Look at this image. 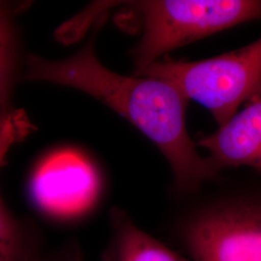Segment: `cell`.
I'll return each mask as SVG.
<instances>
[{"label":"cell","instance_id":"6da1fadb","mask_svg":"<svg viewBox=\"0 0 261 261\" xmlns=\"http://www.w3.org/2000/svg\"><path fill=\"white\" fill-rule=\"evenodd\" d=\"M94 37L62 60L29 56L24 77L83 91L121 115L151 140L167 159L180 195L194 194L219 172L196 151L186 122L188 99L175 85L152 76L126 75L103 65Z\"/></svg>","mask_w":261,"mask_h":261},{"label":"cell","instance_id":"7a4b0ae2","mask_svg":"<svg viewBox=\"0 0 261 261\" xmlns=\"http://www.w3.org/2000/svg\"><path fill=\"white\" fill-rule=\"evenodd\" d=\"M124 28L140 33L130 50L140 71L175 48L251 20L260 0H139L122 2Z\"/></svg>","mask_w":261,"mask_h":261},{"label":"cell","instance_id":"3957f363","mask_svg":"<svg viewBox=\"0 0 261 261\" xmlns=\"http://www.w3.org/2000/svg\"><path fill=\"white\" fill-rule=\"evenodd\" d=\"M136 75L165 80L213 115L218 126L261 89V38L246 47L202 60L160 59Z\"/></svg>","mask_w":261,"mask_h":261},{"label":"cell","instance_id":"277c9868","mask_svg":"<svg viewBox=\"0 0 261 261\" xmlns=\"http://www.w3.org/2000/svg\"><path fill=\"white\" fill-rule=\"evenodd\" d=\"M176 231L192 261H261V196L218 195L182 216Z\"/></svg>","mask_w":261,"mask_h":261},{"label":"cell","instance_id":"5b68a950","mask_svg":"<svg viewBox=\"0 0 261 261\" xmlns=\"http://www.w3.org/2000/svg\"><path fill=\"white\" fill-rule=\"evenodd\" d=\"M100 179L93 166L75 152L53 155L38 168L31 181L37 205L48 214L70 218L93 205Z\"/></svg>","mask_w":261,"mask_h":261},{"label":"cell","instance_id":"8992f818","mask_svg":"<svg viewBox=\"0 0 261 261\" xmlns=\"http://www.w3.org/2000/svg\"><path fill=\"white\" fill-rule=\"evenodd\" d=\"M196 146L209 152L207 160L217 172L250 167L261 170V89L218 130L201 136Z\"/></svg>","mask_w":261,"mask_h":261},{"label":"cell","instance_id":"52a82bcc","mask_svg":"<svg viewBox=\"0 0 261 261\" xmlns=\"http://www.w3.org/2000/svg\"><path fill=\"white\" fill-rule=\"evenodd\" d=\"M112 239L103 261H189L135 224L119 208L111 212Z\"/></svg>","mask_w":261,"mask_h":261},{"label":"cell","instance_id":"ba28073f","mask_svg":"<svg viewBox=\"0 0 261 261\" xmlns=\"http://www.w3.org/2000/svg\"><path fill=\"white\" fill-rule=\"evenodd\" d=\"M39 254L38 237L0 198V261H28Z\"/></svg>","mask_w":261,"mask_h":261},{"label":"cell","instance_id":"9c48e42d","mask_svg":"<svg viewBox=\"0 0 261 261\" xmlns=\"http://www.w3.org/2000/svg\"><path fill=\"white\" fill-rule=\"evenodd\" d=\"M36 127L23 110L0 112V168L9 150L28 137Z\"/></svg>","mask_w":261,"mask_h":261},{"label":"cell","instance_id":"30bf717a","mask_svg":"<svg viewBox=\"0 0 261 261\" xmlns=\"http://www.w3.org/2000/svg\"><path fill=\"white\" fill-rule=\"evenodd\" d=\"M14 58L15 41L9 13L0 5V107L5 103L9 91Z\"/></svg>","mask_w":261,"mask_h":261},{"label":"cell","instance_id":"8fae6325","mask_svg":"<svg viewBox=\"0 0 261 261\" xmlns=\"http://www.w3.org/2000/svg\"><path fill=\"white\" fill-rule=\"evenodd\" d=\"M28 261H56L55 258H47V257H44V256H42L40 253L37 254L36 256H34V257H32L30 260Z\"/></svg>","mask_w":261,"mask_h":261},{"label":"cell","instance_id":"7c38bea8","mask_svg":"<svg viewBox=\"0 0 261 261\" xmlns=\"http://www.w3.org/2000/svg\"><path fill=\"white\" fill-rule=\"evenodd\" d=\"M76 261H80V259H77V260H76Z\"/></svg>","mask_w":261,"mask_h":261}]
</instances>
